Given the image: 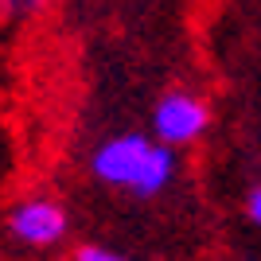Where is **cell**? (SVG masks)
Listing matches in <instances>:
<instances>
[{"label":"cell","mask_w":261,"mask_h":261,"mask_svg":"<svg viewBox=\"0 0 261 261\" xmlns=\"http://www.w3.org/2000/svg\"><path fill=\"white\" fill-rule=\"evenodd\" d=\"M207 129H211V106L195 90H168L152 106V133L148 137L168 148L195 144Z\"/></svg>","instance_id":"2"},{"label":"cell","mask_w":261,"mask_h":261,"mask_svg":"<svg viewBox=\"0 0 261 261\" xmlns=\"http://www.w3.org/2000/svg\"><path fill=\"white\" fill-rule=\"evenodd\" d=\"M47 4L51 0H0V16L12 23H23V20H35Z\"/></svg>","instance_id":"4"},{"label":"cell","mask_w":261,"mask_h":261,"mask_svg":"<svg viewBox=\"0 0 261 261\" xmlns=\"http://www.w3.org/2000/svg\"><path fill=\"white\" fill-rule=\"evenodd\" d=\"M246 222H250V226H257V222H261V187L257 184L246 191Z\"/></svg>","instance_id":"6"},{"label":"cell","mask_w":261,"mask_h":261,"mask_svg":"<svg viewBox=\"0 0 261 261\" xmlns=\"http://www.w3.org/2000/svg\"><path fill=\"white\" fill-rule=\"evenodd\" d=\"M4 230L8 238L23 250H51L66 238L70 230V218H66V207L59 199H47V195H35V199H23L8 211L4 218Z\"/></svg>","instance_id":"3"},{"label":"cell","mask_w":261,"mask_h":261,"mask_svg":"<svg viewBox=\"0 0 261 261\" xmlns=\"http://www.w3.org/2000/svg\"><path fill=\"white\" fill-rule=\"evenodd\" d=\"M74 261H129V257L117 253V250H109V246L86 242V246H78V250H74Z\"/></svg>","instance_id":"5"},{"label":"cell","mask_w":261,"mask_h":261,"mask_svg":"<svg viewBox=\"0 0 261 261\" xmlns=\"http://www.w3.org/2000/svg\"><path fill=\"white\" fill-rule=\"evenodd\" d=\"M175 148L152 141L148 133H117L94 148L90 172L94 179L133 199H156L175 179Z\"/></svg>","instance_id":"1"}]
</instances>
